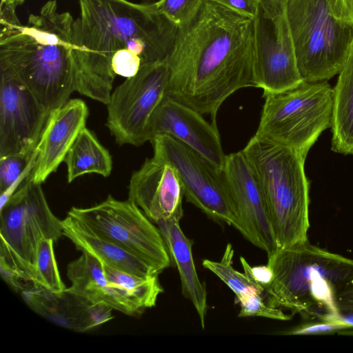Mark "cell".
<instances>
[{"label":"cell","mask_w":353,"mask_h":353,"mask_svg":"<svg viewBox=\"0 0 353 353\" xmlns=\"http://www.w3.org/2000/svg\"><path fill=\"white\" fill-rule=\"evenodd\" d=\"M167 96L216 125L222 103L236 91L256 87L254 19L205 0L195 17L179 27L166 59Z\"/></svg>","instance_id":"6da1fadb"},{"label":"cell","mask_w":353,"mask_h":353,"mask_svg":"<svg viewBox=\"0 0 353 353\" xmlns=\"http://www.w3.org/2000/svg\"><path fill=\"white\" fill-rule=\"evenodd\" d=\"M73 28L76 91L107 104L115 74L113 55L128 50L142 65L166 60L179 26L161 13L155 2L79 0Z\"/></svg>","instance_id":"7a4b0ae2"},{"label":"cell","mask_w":353,"mask_h":353,"mask_svg":"<svg viewBox=\"0 0 353 353\" xmlns=\"http://www.w3.org/2000/svg\"><path fill=\"white\" fill-rule=\"evenodd\" d=\"M16 8L1 6L0 68L14 74L50 114L76 91L74 19L50 0L23 25Z\"/></svg>","instance_id":"3957f363"},{"label":"cell","mask_w":353,"mask_h":353,"mask_svg":"<svg viewBox=\"0 0 353 353\" xmlns=\"http://www.w3.org/2000/svg\"><path fill=\"white\" fill-rule=\"evenodd\" d=\"M273 272L265 301L303 318L339 321L335 308L339 292L353 279V259L330 252L308 239L279 248L268 256Z\"/></svg>","instance_id":"277c9868"},{"label":"cell","mask_w":353,"mask_h":353,"mask_svg":"<svg viewBox=\"0 0 353 353\" xmlns=\"http://www.w3.org/2000/svg\"><path fill=\"white\" fill-rule=\"evenodd\" d=\"M242 150L259 182L279 248L307 241L310 183L305 159L288 147L254 135Z\"/></svg>","instance_id":"5b68a950"},{"label":"cell","mask_w":353,"mask_h":353,"mask_svg":"<svg viewBox=\"0 0 353 353\" xmlns=\"http://www.w3.org/2000/svg\"><path fill=\"white\" fill-rule=\"evenodd\" d=\"M286 12L303 81L339 74L353 41V0H286Z\"/></svg>","instance_id":"8992f818"},{"label":"cell","mask_w":353,"mask_h":353,"mask_svg":"<svg viewBox=\"0 0 353 353\" xmlns=\"http://www.w3.org/2000/svg\"><path fill=\"white\" fill-rule=\"evenodd\" d=\"M63 235L61 220L52 212L41 184L29 178L0 210V270L16 291L36 289L37 252L43 238L55 243Z\"/></svg>","instance_id":"52a82bcc"},{"label":"cell","mask_w":353,"mask_h":353,"mask_svg":"<svg viewBox=\"0 0 353 353\" xmlns=\"http://www.w3.org/2000/svg\"><path fill=\"white\" fill-rule=\"evenodd\" d=\"M263 97L254 136L288 147L305 159L321 133L331 128L333 88L327 81H304L292 90Z\"/></svg>","instance_id":"ba28073f"},{"label":"cell","mask_w":353,"mask_h":353,"mask_svg":"<svg viewBox=\"0 0 353 353\" xmlns=\"http://www.w3.org/2000/svg\"><path fill=\"white\" fill-rule=\"evenodd\" d=\"M68 214L140 258L159 273L172 263L158 226L129 199L119 201L109 195L91 207H72Z\"/></svg>","instance_id":"9c48e42d"},{"label":"cell","mask_w":353,"mask_h":353,"mask_svg":"<svg viewBox=\"0 0 353 353\" xmlns=\"http://www.w3.org/2000/svg\"><path fill=\"white\" fill-rule=\"evenodd\" d=\"M254 73L263 93L292 90L304 82L286 12V0H259L254 19Z\"/></svg>","instance_id":"30bf717a"},{"label":"cell","mask_w":353,"mask_h":353,"mask_svg":"<svg viewBox=\"0 0 353 353\" xmlns=\"http://www.w3.org/2000/svg\"><path fill=\"white\" fill-rule=\"evenodd\" d=\"M150 142L154 156L176 170L186 200L209 217L237 229L238 221L232 208L223 169L169 135L157 136Z\"/></svg>","instance_id":"8fae6325"},{"label":"cell","mask_w":353,"mask_h":353,"mask_svg":"<svg viewBox=\"0 0 353 353\" xmlns=\"http://www.w3.org/2000/svg\"><path fill=\"white\" fill-rule=\"evenodd\" d=\"M170 70L166 60L142 65L112 92L106 125L120 145L140 146L158 105L167 97Z\"/></svg>","instance_id":"7c38bea8"},{"label":"cell","mask_w":353,"mask_h":353,"mask_svg":"<svg viewBox=\"0 0 353 353\" xmlns=\"http://www.w3.org/2000/svg\"><path fill=\"white\" fill-rule=\"evenodd\" d=\"M0 72V157L32 155L50 114L14 74Z\"/></svg>","instance_id":"4fadbf2b"},{"label":"cell","mask_w":353,"mask_h":353,"mask_svg":"<svg viewBox=\"0 0 353 353\" xmlns=\"http://www.w3.org/2000/svg\"><path fill=\"white\" fill-rule=\"evenodd\" d=\"M227 179L237 230L268 256L279 248L258 179L243 150L226 155Z\"/></svg>","instance_id":"5bb4252c"},{"label":"cell","mask_w":353,"mask_h":353,"mask_svg":"<svg viewBox=\"0 0 353 353\" xmlns=\"http://www.w3.org/2000/svg\"><path fill=\"white\" fill-rule=\"evenodd\" d=\"M163 134L181 141L223 169L226 154L217 127L208 123L195 110L168 96L150 119L146 129V141Z\"/></svg>","instance_id":"9a60e30c"},{"label":"cell","mask_w":353,"mask_h":353,"mask_svg":"<svg viewBox=\"0 0 353 353\" xmlns=\"http://www.w3.org/2000/svg\"><path fill=\"white\" fill-rule=\"evenodd\" d=\"M128 190V199L155 224L181 220L183 215L184 192L178 174L171 164L154 155L133 172Z\"/></svg>","instance_id":"2e32d148"},{"label":"cell","mask_w":353,"mask_h":353,"mask_svg":"<svg viewBox=\"0 0 353 353\" xmlns=\"http://www.w3.org/2000/svg\"><path fill=\"white\" fill-rule=\"evenodd\" d=\"M88 116V108L80 99L68 100L50 113L37 145V157L30 179L41 184L57 170L85 127Z\"/></svg>","instance_id":"e0dca14e"},{"label":"cell","mask_w":353,"mask_h":353,"mask_svg":"<svg viewBox=\"0 0 353 353\" xmlns=\"http://www.w3.org/2000/svg\"><path fill=\"white\" fill-rule=\"evenodd\" d=\"M23 294L32 310L61 326L77 332L89 330L112 318V309L93 305L65 290L52 293L38 288Z\"/></svg>","instance_id":"ac0fdd59"},{"label":"cell","mask_w":353,"mask_h":353,"mask_svg":"<svg viewBox=\"0 0 353 353\" xmlns=\"http://www.w3.org/2000/svg\"><path fill=\"white\" fill-rule=\"evenodd\" d=\"M82 253L67 266V276L71 285L65 289L66 291L93 305L106 306L129 316L141 314L108 284L101 262L87 252Z\"/></svg>","instance_id":"d6986e66"},{"label":"cell","mask_w":353,"mask_h":353,"mask_svg":"<svg viewBox=\"0 0 353 353\" xmlns=\"http://www.w3.org/2000/svg\"><path fill=\"white\" fill-rule=\"evenodd\" d=\"M63 235L76 248L96 257L103 264L141 277L159 275L152 266L114 243L100 236L87 225L70 215L61 220Z\"/></svg>","instance_id":"ffe728a7"},{"label":"cell","mask_w":353,"mask_h":353,"mask_svg":"<svg viewBox=\"0 0 353 353\" xmlns=\"http://www.w3.org/2000/svg\"><path fill=\"white\" fill-rule=\"evenodd\" d=\"M180 220L174 219L160 221L156 225L159 228L172 262L176 267L181 283L183 296L193 304L203 329L207 313V290L205 285L199 279L192 252V243L183 232Z\"/></svg>","instance_id":"44dd1931"},{"label":"cell","mask_w":353,"mask_h":353,"mask_svg":"<svg viewBox=\"0 0 353 353\" xmlns=\"http://www.w3.org/2000/svg\"><path fill=\"white\" fill-rule=\"evenodd\" d=\"M332 151L353 155V41L333 88Z\"/></svg>","instance_id":"7402d4cb"},{"label":"cell","mask_w":353,"mask_h":353,"mask_svg":"<svg viewBox=\"0 0 353 353\" xmlns=\"http://www.w3.org/2000/svg\"><path fill=\"white\" fill-rule=\"evenodd\" d=\"M63 162L67 166L68 183L87 174L94 173L107 177L112 170L110 152L86 127L77 136Z\"/></svg>","instance_id":"603a6c76"},{"label":"cell","mask_w":353,"mask_h":353,"mask_svg":"<svg viewBox=\"0 0 353 353\" xmlns=\"http://www.w3.org/2000/svg\"><path fill=\"white\" fill-rule=\"evenodd\" d=\"M102 266L108 284L141 314L154 307L158 296L163 292L158 275L141 277L103 263Z\"/></svg>","instance_id":"cb8c5ba5"},{"label":"cell","mask_w":353,"mask_h":353,"mask_svg":"<svg viewBox=\"0 0 353 353\" xmlns=\"http://www.w3.org/2000/svg\"><path fill=\"white\" fill-rule=\"evenodd\" d=\"M234 250L228 243L220 261L208 259L203 261V266L213 272L235 294L236 296L245 294H259L264 297V290L254 283L245 273L238 272L232 267Z\"/></svg>","instance_id":"d4e9b609"},{"label":"cell","mask_w":353,"mask_h":353,"mask_svg":"<svg viewBox=\"0 0 353 353\" xmlns=\"http://www.w3.org/2000/svg\"><path fill=\"white\" fill-rule=\"evenodd\" d=\"M52 239L40 240L37 252L36 289L41 288L52 293L63 292L66 288L63 283L57 267Z\"/></svg>","instance_id":"484cf974"},{"label":"cell","mask_w":353,"mask_h":353,"mask_svg":"<svg viewBox=\"0 0 353 353\" xmlns=\"http://www.w3.org/2000/svg\"><path fill=\"white\" fill-rule=\"evenodd\" d=\"M37 153V147L32 155H9L0 157L1 207L14 192L25 176L30 174Z\"/></svg>","instance_id":"4316f807"},{"label":"cell","mask_w":353,"mask_h":353,"mask_svg":"<svg viewBox=\"0 0 353 353\" xmlns=\"http://www.w3.org/2000/svg\"><path fill=\"white\" fill-rule=\"evenodd\" d=\"M205 0H159L158 10L179 27L190 22L197 14Z\"/></svg>","instance_id":"83f0119b"},{"label":"cell","mask_w":353,"mask_h":353,"mask_svg":"<svg viewBox=\"0 0 353 353\" xmlns=\"http://www.w3.org/2000/svg\"><path fill=\"white\" fill-rule=\"evenodd\" d=\"M241 310L239 317L262 316L268 319L289 321L291 315L285 314L281 308L270 307L263 301V296L259 294H245L236 296Z\"/></svg>","instance_id":"f1b7e54d"},{"label":"cell","mask_w":353,"mask_h":353,"mask_svg":"<svg viewBox=\"0 0 353 353\" xmlns=\"http://www.w3.org/2000/svg\"><path fill=\"white\" fill-rule=\"evenodd\" d=\"M351 328V326L340 321H316L303 324L284 334L286 335L327 334L336 332L340 334Z\"/></svg>","instance_id":"f546056e"},{"label":"cell","mask_w":353,"mask_h":353,"mask_svg":"<svg viewBox=\"0 0 353 353\" xmlns=\"http://www.w3.org/2000/svg\"><path fill=\"white\" fill-rule=\"evenodd\" d=\"M141 66V58L128 50L117 52L111 61L112 70L115 75L126 78L134 77Z\"/></svg>","instance_id":"4dcf8cb0"},{"label":"cell","mask_w":353,"mask_h":353,"mask_svg":"<svg viewBox=\"0 0 353 353\" xmlns=\"http://www.w3.org/2000/svg\"><path fill=\"white\" fill-rule=\"evenodd\" d=\"M335 308L339 320L352 327L341 334H353V279L339 292Z\"/></svg>","instance_id":"1f68e13d"},{"label":"cell","mask_w":353,"mask_h":353,"mask_svg":"<svg viewBox=\"0 0 353 353\" xmlns=\"http://www.w3.org/2000/svg\"><path fill=\"white\" fill-rule=\"evenodd\" d=\"M240 261L245 275L256 285L261 287L264 291L271 284L273 279V272L267 264L265 265L251 267L242 256Z\"/></svg>","instance_id":"d6a6232c"},{"label":"cell","mask_w":353,"mask_h":353,"mask_svg":"<svg viewBox=\"0 0 353 353\" xmlns=\"http://www.w3.org/2000/svg\"><path fill=\"white\" fill-rule=\"evenodd\" d=\"M252 19L256 17L259 0H210Z\"/></svg>","instance_id":"836d02e7"},{"label":"cell","mask_w":353,"mask_h":353,"mask_svg":"<svg viewBox=\"0 0 353 353\" xmlns=\"http://www.w3.org/2000/svg\"><path fill=\"white\" fill-rule=\"evenodd\" d=\"M12 1L13 0H1V5H13Z\"/></svg>","instance_id":"e575fe53"},{"label":"cell","mask_w":353,"mask_h":353,"mask_svg":"<svg viewBox=\"0 0 353 353\" xmlns=\"http://www.w3.org/2000/svg\"><path fill=\"white\" fill-rule=\"evenodd\" d=\"M25 0H13L12 1V4L15 5V6H19L20 4H21Z\"/></svg>","instance_id":"d590c367"}]
</instances>
